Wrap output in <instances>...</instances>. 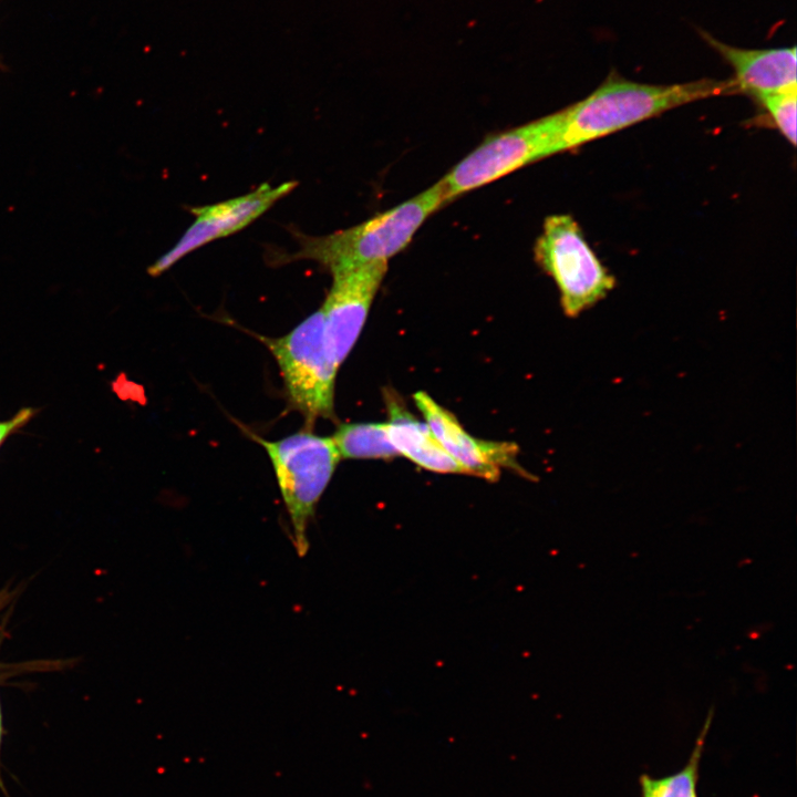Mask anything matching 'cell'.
<instances>
[{"mask_svg": "<svg viewBox=\"0 0 797 797\" xmlns=\"http://www.w3.org/2000/svg\"><path fill=\"white\" fill-rule=\"evenodd\" d=\"M738 93L734 79L654 85L629 81L612 72L590 95L566 107L558 153L694 101Z\"/></svg>", "mask_w": 797, "mask_h": 797, "instance_id": "1", "label": "cell"}, {"mask_svg": "<svg viewBox=\"0 0 797 797\" xmlns=\"http://www.w3.org/2000/svg\"><path fill=\"white\" fill-rule=\"evenodd\" d=\"M443 205V190L437 182L411 199L351 228L324 236H310L291 229L297 249L292 252L273 249L267 259L275 266L311 260L330 272L387 262L408 246L424 221Z\"/></svg>", "mask_w": 797, "mask_h": 797, "instance_id": "2", "label": "cell"}, {"mask_svg": "<svg viewBox=\"0 0 797 797\" xmlns=\"http://www.w3.org/2000/svg\"><path fill=\"white\" fill-rule=\"evenodd\" d=\"M252 437L269 456L293 528V544L302 557L309 548L308 522L341 459L339 451L332 437L307 427L276 441Z\"/></svg>", "mask_w": 797, "mask_h": 797, "instance_id": "3", "label": "cell"}, {"mask_svg": "<svg viewBox=\"0 0 797 797\" xmlns=\"http://www.w3.org/2000/svg\"><path fill=\"white\" fill-rule=\"evenodd\" d=\"M256 337L277 361L289 406L301 414L306 427L318 418H332L338 369L325 346L321 310L284 335Z\"/></svg>", "mask_w": 797, "mask_h": 797, "instance_id": "4", "label": "cell"}, {"mask_svg": "<svg viewBox=\"0 0 797 797\" xmlns=\"http://www.w3.org/2000/svg\"><path fill=\"white\" fill-rule=\"evenodd\" d=\"M535 260L556 282L565 314L576 318L614 288L615 279L588 245L570 215H551L534 247Z\"/></svg>", "mask_w": 797, "mask_h": 797, "instance_id": "5", "label": "cell"}, {"mask_svg": "<svg viewBox=\"0 0 797 797\" xmlns=\"http://www.w3.org/2000/svg\"><path fill=\"white\" fill-rule=\"evenodd\" d=\"M566 108L495 134L438 180L445 204L528 164L558 153Z\"/></svg>", "mask_w": 797, "mask_h": 797, "instance_id": "6", "label": "cell"}, {"mask_svg": "<svg viewBox=\"0 0 797 797\" xmlns=\"http://www.w3.org/2000/svg\"><path fill=\"white\" fill-rule=\"evenodd\" d=\"M386 271L387 262L380 261L331 272L332 284L320 310L325 346L338 370L362 331Z\"/></svg>", "mask_w": 797, "mask_h": 797, "instance_id": "7", "label": "cell"}, {"mask_svg": "<svg viewBox=\"0 0 797 797\" xmlns=\"http://www.w3.org/2000/svg\"><path fill=\"white\" fill-rule=\"evenodd\" d=\"M297 185L294 180L277 186L265 183L248 194L190 208L195 216L193 224L168 251L148 267V275L161 276L192 251L244 229L291 193Z\"/></svg>", "mask_w": 797, "mask_h": 797, "instance_id": "8", "label": "cell"}, {"mask_svg": "<svg viewBox=\"0 0 797 797\" xmlns=\"http://www.w3.org/2000/svg\"><path fill=\"white\" fill-rule=\"evenodd\" d=\"M413 397L435 438L467 475L495 482L503 468H519L515 444L476 438L463 428L453 413L427 393L417 392Z\"/></svg>", "mask_w": 797, "mask_h": 797, "instance_id": "9", "label": "cell"}, {"mask_svg": "<svg viewBox=\"0 0 797 797\" xmlns=\"http://www.w3.org/2000/svg\"><path fill=\"white\" fill-rule=\"evenodd\" d=\"M703 39L733 68L741 93L754 97L797 89L796 48L742 49L701 31Z\"/></svg>", "mask_w": 797, "mask_h": 797, "instance_id": "10", "label": "cell"}, {"mask_svg": "<svg viewBox=\"0 0 797 797\" xmlns=\"http://www.w3.org/2000/svg\"><path fill=\"white\" fill-rule=\"evenodd\" d=\"M390 418L383 423L386 436L398 454L420 467L442 474H467L441 446L425 423L396 402L389 404Z\"/></svg>", "mask_w": 797, "mask_h": 797, "instance_id": "11", "label": "cell"}, {"mask_svg": "<svg viewBox=\"0 0 797 797\" xmlns=\"http://www.w3.org/2000/svg\"><path fill=\"white\" fill-rule=\"evenodd\" d=\"M331 437L341 458L390 459L398 455L386 436L383 423L342 424Z\"/></svg>", "mask_w": 797, "mask_h": 797, "instance_id": "12", "label": "cell"}, {"mask_svg": "<svg viewBox=\"0 0 797 797\" xmlns=\"http://www.w3.org/2000/svg\"><path fill=\"white\" fill-rule=\"evenodd\" d=\"M707 728L706 724L687 764L681 770L662 778H654L646 774L641 775V797H698L696 791L698 767Z\"/></svg>", "mask_w": 797, "mask_h": 797, "instance_id": "13", "label": "cell"}, {"mask_svg": "<svg viewBox=\"0 0 797 797\" xmlns=\"http://www.w3.org/2000/svg\"><path fill=\"white\" fill-rule=\"evenodd\" d=\"M756 99L767 110L780 133L795 145L797 89L764 94Z\"/></svg>", "mask_w": 797, "mask_h": 797, "instance_id": "14", "label": "cell"}, {"mask_svg": "<svg viewBox=\"0 0 797 797\" xmlns=\"http://www.w3.org/2000/svg\"><path fill=\"white\" fill-rule=\"evenodd\" d=\"M35 413L37 410L33 407H23L10 420L0 421V447L10 436L25 426L34 417Z\"/></svg>", "mask_w": 797, "mask_h": 797, "instance_id": "15", "label": "cell"}, {"mask_svg": "<svg viewBox=\"0 0 797 797\" xmlns=\"http://www.w3.org/2000/svg\"><path fill=\"white\" fill-rule=\"evenodd\" d=\"M1 736H2V716H1V706H0V744H1Z\"/></svg>", "mask_w": 797, "mask_h": 797, "instance_id": "16", "label": "cell"}]
</instances>
